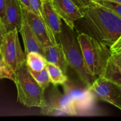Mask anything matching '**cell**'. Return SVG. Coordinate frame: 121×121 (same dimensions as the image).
Masks as SVG:
<instances>
[{
    "label": "cell",
    "instance_id": "obj_28",
    "mask_svg": "<svg viewBox=\"0 0 121 121\" xmlns=\"http://www.w3.org/2000/svg\"><path fill=\"white\" fill-rule=\"evenodd\" d=\"M112 1H115V2H118V3L121 4V0H112Z\"/></svg>",
    "mask_w": 121,
    "mask_h": 121
},
{
    "label": "cell",
    "instance_id": "obj_20",
    "mask_svg": "<svg viewBox=\"0 0 121 121\" xmlns=\"http://www.w3.org/2000/svg\"><path fill=\"white\" fill-rule=\"evenodd\" d=\"M30 10L40 17L42 16L43 0H28Z\"/></svg>",
    "mask_w": 121,
    "mask_h": 121
},
{
    "label": "cell",
    "instance_id": "obj_7",
    "mask_svg": "<svg viewBox=\"0 0 121 121\" xmlns=\"http://www.w3.org/2000/svg\"><path fill=\"white\" fill-rule=\"evenodd\" d=\"M22 11L30 27L44 48L58 43L55 34L43 18L22 6Z\"/></svg>",
    "mask_w": 121,
    "mask_h": 121
},
{
    "label": "cell",
    "instance_id": "obj_2",
    "mask_svg": "<svg viewBox=\"0 0 121 121\" xmlns=\"http://www.w3.org/2000/svg\"><path fill=\"white\" fill-rule=\"evenodd\" d=\"M61 44L69 66L76 72L82 82L91 86L96 79L86 66L77 37L69 27H62L61 31L57 34Z\"/></svg>",
    "mask_w": 121,
    "mask_h": 121
},
{
    "label": "cell",
    "instance_id": "obj_19",
    "mask_svg": "<svg viewBox=\"0 0 121 121\" xmlns=\"http://www.w3.org/2000/svg\"><path fill=\"white\" fill-rule=\"evenodd\" d=\"M92 1L95 3L98 4L107 8L121 18V4L112 0H92Z\"/></svg>",
    "mask_w": 121,
    "mask_h": 121
},
{
    "label": "cell",
    "instance_id": "obj_4",
    "mask_svg": "<svg viewBox=\"0 0 121 121\" xmlns=\"http://www.w3.org/2000/svg\"><path fill=\"white\" fill-rule=\"evenodd\" d=\"M86 66L95 78L100 77L112 54L109 47L86 33L77 36Z\"/></svg>",
    "mask_w": 121,
    "mask_h": 121
},
{
    "label": "cell",
    "instance_id": "obj_13",
    "mask_svg": "<svg viewBox=\"0 0 121 121\" xmlns=\"http://www.w3.org/2000/svg\"><path fill=\"white\" fill-rule=\"evenodd\" d=\"M43 56L47 63L53 64L57 66L65 74H66L69 64L66 60L62 46L60 43L54 46L44 47Z\"/></svg>",
    "mask_w": 121,
    "mask_h": 121
},
{
    "label": "cell",
    "instance_id": "obj_16",
    "mask_svg": "<svg viewBox=\"0 0 121 121\" xmlns=\"http://www.w3.org/2000/svg\"><path fill=\"white\" fill-rule=\"evenodd\" d=\"M26 63L30 70L40 72L46 68L47 63L41 54L37 52H30L26 54Z\"/></svg>",
    "mask_w": 121,
    "mask_h": 121
},
{
    "label": "cell",
    "instance_id": "obj_22",
    "mask_svg": "<svg viewBox=\"0 0 121 121\" xmlns=\"http://www.w3.org/2000/svg\"><path fill=\"white\" fill-rule=\"evenodd\" d=\"M83 13L85 9L92 2V0H71Z\"/></svg>",
    "mask_w": 121,
    "mask_h": 121
},
{
    "label": "cell",
    "instance_id": "obj_15",
    "mask_svg": "<svg viewBox=\"0 0 121 121\" xmlns=\"http://www.w3.org/2000/svg\"><path fill=\"white\" fill-rule=\"evenodd\" d=\"M100 78L121 85V53H112Z\"/></svg>",
    "mask_w": 121,
    "mask_h": 121
},
{
    "label": "cell",
    "instance_id": "obj_24",
    "mask_svg": "<svg viewBox=\"0 0 121 121\" xmlns=\"http://www.w3.org/2000/svg\"><path fill=\"white\" fill-rule=\"evenodd\" d=\"M7 33V30H6L5 26L4 23L3 22V20L0 17V48H1V44H2V41L4 40V38Z\"/></svg>",
    "mask_w": 121,
    "mask_h": 121
},
{
    "label": "cell",
    "instance_id": "obj_8",
    "mask_svg": "<svg viewBox=\"0 0 121 121\" xmlns=\"http://www.w3.org/2000/svg\"><path fill=\"white\" fill-rule=\"evenodd\" d=\"M41 109L43 114L47 115H78V111L73 99L66 93H53L48 100L46 99V105Z\"/></svg>",
    "mask_w": 121,
    "mask_h": 121
},
{
    "label": "cell",
    "instance_id": "obj_12",
    "mask_svg": "<svg viewBox=\"0 0 121 121\" xmlns=\"http://www.w3.org/2000/svg\"><path fill=\"white\" fill-rule=\"evenodd\" d=\"M19 33L22 37L26 55L30 52H37L43 56L44 47L30 27L23 13L22 24Z\"/></svg>",
    "mask_w": 121,
    "mask_h": 121
},
{
    "label": "cell",
    "instance_id": "obj_6",
    "mask_svg": "<svg viewBox=\"0 0 121 121\" xmlns=\"http://www.w3.org/2000/svg\"><path fill=\"white\" fill-rule=\"evenodd\" d=\"M89 88L98 99L113 105L121 111V85L98 77Z\"/></svg>",
    "mask_w": 121,
    "mask_h": 121
},
{
    "label": "cell",
    "instance_id": "obj_11",
    "mask_svg": "<svg viewBox=\"0 0 121 121\" xmlns=\"http://www.w3.org/2000/svg\"><path fill=\"white\" fill-rule=\"evenodd\" d=\"M2 20L7 32L15 28L20 31L22 21V5L18 0H6L5 10Z\"/></svg>",
    "mask_w": 121,
    "mask_h": 121
},
{
    "label": "cell",
    "instance_id": "obj_14",
    "mask_svg": "<svg viewBox=\"0 0 121 121\" xmlns=\"http://www.w3.org/2000/svg\"><path fill=\"white\" fill-rule=\"evenodd\" d=\"M42 16L55 35L61 31L63 27L61 18L54 9L51 0H43Z\"/></svg>",
    "mask_w": 121,
    "mask_h": 121
},
{
    "label": "cell",
    "instance_id": "obj_18",
    "mask_svg": "<svg viewBox=\"0 0 121 121\" xmlns=\"http://www.w3.org/2000/svg\"><path fill=\"white\" fill-rule=\"evenodd\" d=\"M29 71L39 86L45 91L51 83L49 75L46 68L40 72H34L30 70Z\"/></svg>",
    "mask_w": 121,
    "mask_h": 121
},
{
    "label": "cell",
    "instance_id": "obj_3",
    "mask_svg": "<svg viewBox=\"0 0 121 121\" xmlns=\"http://www.w3.org/2000/svg\"><path fill=\"white\" fill-rule=\"evenodd\" d=\"M17 92V100L27 108H43L46 105L44 90L37 83L27 68L26 63L15 72L14 82Z\"/></svg>",
    "mask_w": 121,
    "mask_h": 121
},
{
    "label": "cell",
    "instance_id": "obj_25",
    "mask_svg": "<svg viewBox=\"0 0 121 121\" xmlns=\"http://www.w3.org/2000/svg\"><path fill=\"white\" fill-rule=\"evenodd\" d=\"M6 0H0V17L3 18L5 10Z\"/></svg>",
    "mask_w": 121,
    "mask_h": 121
},
{
    "label": "cell",
    "instance_id": "obj_10",
    "mask_svg": "<svg viewBox=\"0 0 121 121\" xmlns=\"http://www.w3.org/2000/svg\"><path fill=\"white\" fill-rule=\"evenodd\" d=\"M56 13L67 27L74 30V22L83 17V13L71 0H51Z\"/></svg>",
    "mask_w": 121,
    "mask_h": 121
},
{
    "label": "cell",
    "instance_id": "obj_21",
    "mask_svg": "<svg viewBox=\"0 0 121 121\" xmlns=\"http://www.w3.org/2000/svg\"><path fill=\"white\" fill-rule=\"evenodd\" d=\"M15 78V72L7 66H0V79H8L14 82Z\"/></svg>",
    "mask_w": 121,
    "mask_h": 121
},
{
    "label": "cell",
    "instance_id": "obj_9",
    "mask_svg": "<svg viewBox=\"0 0 121 121\" xmlns=\"http://www.w3.org/2000/svg\"><path fill=\"white\" fill-rule=\"evenodd\" d=\"M63 87L65 93L73 99L77 111L78 109H88L93 105L95 95L89 86H83L67 80Z\"/></svg>",
    "mask_w": 121,
    "mask_h": 121
},
{
    "label": "cell",
    "instance_id": "obj_17",
    "mask_svg": "<svg viewBox=\"0 0 121 121\" xmlns=\"http://www.w3.org/2000/svg\"><path fill=\"white\" fill-rule=\"evenodd\" d=\"M46 68L49 75L50 83L54 86L63 85L68 80L66 74L57 66L53 64L47 63Z\"/></svg>",
    "mask_w": 121,
    "mask_h": 121
},
{
    "label": "cell",
    "instance_id": "obj_26",
    "mask_svg": "<svg viewBox=\"0 0 121 121\" xmlns=\"http://www.w3.org/2000/svg\"><path fill=\"white\" fill-rule=\"evenodd\" d=\"M18 1L20 2L22 7H24L26 9H30L28 0H18Z\"/></svg>",
    "mask_w": 121,
    "mask_h": 121
},
{
    "label": "cell",
    "instance_id": "obj_23",
    "mask_svg": "<svg viewBox=\"0 0 121 121\" xmlns=\"http://www.w3.org/2000/svg\"><path fill=\"white\" fill-rule=\"evenodd\" d=\"M109 49L112 53H121V34Z\"/></svg>",
    "mask_w": 121,
    "mask_h": 121
},
{
    "label": "cell",
    "instance_id": "obj_1",
    "mask_svg": "<svg viewBox=\"0 0 121 121\" xmlns=\"http://www.w3.org/2000/svg\"><path fill=\"white\" fill-rule=\"evenodd\" d=\"M83 22L88 34L111 47L121 34V18L92 2L83 13Z\"/></svg>",
    "mask_w": 121,
    "mask_h": 121
},
{
    "label": "cell",
    "instance_id": "obj_5",
    "mask_svg": "<svg viewBox=\"0 0 121 121\" xmlns=\"http://www.w3.org/2000/svg\"><path fill=\"white\" fill-rule=\"evenodd\" d=\"M18 33V31L16 28L7 32L0 48V54L5 64L14 72H16L26 60V55L21 48Z\"/></svg>",
    "mask_w": 121,
    "mask_h": 121
},
{
    "label": "cell",
    "instance_id": "obj_27",
    "mask_svg": "<svg viewBox=\"0 0 121 121\" xmlns=\"http://www.w3.org/2000/svg\"><path fill=\"white\" fill-rule=\"evenodd\" d=\"M6 66L5 64L4 61L3 59H2V56L0 54V66Z\"/></svg>",
    "mask_w": 121,
    "mask_h": 121
}]
</instances>
